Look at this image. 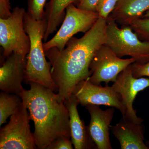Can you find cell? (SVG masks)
<instances>
[{
  "instance_id": "obj_11",
  "label": "cell",
  "mask_w": 149,
  "mask_h": 149,
  "mask_svg": "<svg viewBox=\"0 0 149 149\" xmlns=\"http://www.w3.org/2000/svg\"><path fill=\"white\" fill-rule=\"evenodd\" d=\"M5 58L0 68V89L19 96L23 88L27 56L13 53Z\"/></svg>"
},
{
  "instance_id": "obj_17",
  "label": "cell",
  "mask_w": 149,
  "mask_h": 149,
  "mask_svg": "<svg viewBox=\"0 0 149 149\" xmlns=\"http://www.w3.org/2000/svg\"><path fill=\"white\" fill-rule=\"evenodd\" d=\"M20 96L2 91L0 93V125L6 122L7 119L13 114L20 105Z\"/></svg>"
},
{
  "instance_id": "obj_10",
  "label": "cell",
  "mask_w": 149,
  "mask_h": 149,
  "mask_svg": "<svg viewBox=\"0 0 149 149\" xmlns=\"http://www.w3.org/2000/svg\"><path fill=\"white\" fill-rule=\"evenodd\" d=\"M112 87L120 95L126 109L124 117L136 123H143V119L137 116L133 104L138 93L149 87V78L134 77L130 65L119 74Z\"/></svg>"
},
{
  "instance_id": "obj_24",
  "label": "cell",
  "mask_w": 149,
  "mask_h": 149,
  "mask_svg": "<svg viewBox=\"0 0 149 149\" xmlns=\"http://www.w3.org/2000/svg\"><path fill=\"white\" fill-rule=\"evenodd\" d=\"M10 0H0V17L6 18L11 14Z\"/></svg>"
},
{
  "instance_id": "obj_16",
  "label": "cell",
  "mask_w": 149,
  "mask_h": 149,
  "mask_svg": "<svg viewBox=\"0 0 149 149\" xmlns=\"http://www.w3.org/2000/svg\"><path fill=\"white\" fill-rule=\"evenodd\" d=\"M78 1V0H49L46 4L45 17L47 21V27L44 41L47 42L49 37L56 31L57 27L63 21L67 7Z\"/></svg>"
},
{
  "instance_id": "obj_22",
  "label": "cell",
  "mask_w": 149,
  "mask_h": 149,
  "mask_svg": "<svg viewBox=\"0 0 149 149\" xmlns=\"http://www.w3.org/2000/svg\"><path fill=\"white\" fill-rule=\"evenodd\" d=\"M133 76L136 78L149 77V61L146 63L134 62L130 65Z\"/></svg>"
},
{
  "instance_id": "obj_12",
  "label": "cell",
  "mask_w": 149,
  "mask_h": 149,
  "mask_svg": "<svg viewBox=\"0 0 149 149\" xmlns=\"http://www.w3.org/2000/svg\"><path fill=\"white\" fill-rule=\"evenodd\" d=\"M85 107L91 116L90 123L87 126L88 132L97 149H112L110 130L114 114V108L110 107L104 110L95 105H87Z\"/></svg>"
},
{
  "instance_id": "obj_26",
  "label": "cell",
  "mask_w": 149,
  "mask_h": 149,
  "mask_svg": "<svg viewBox=\"0 0 149 149\" xmlns=\"http://www.w3.org/2000/svg\"><path fill=\"white\" fill-rule=\"evenodd\" d=\"M146 145H147V146H148V147H149V141H146Z\"/></svg>"
},
{
  "instance_id": "obj_14",
  "label": "cell",
  "mask_w": 149,
  "mask_h": 149,
  "mask_svg": "<svg viewBox=\"0 0 149 149\" xmlns=\"http://www.w3.org/2000/svg\"><path fill=\"white\" fill-rule=\"evenodd\" d=\"M64 102L69 112L70 138L74 148L97 149L90 136L88 127L80 118L77 109L80 104L76 97L72 94Z\"/></svg>"
},
{
  "instance_id": "obj_3",
  "label": "cell",
  "mask_w": 149,
  "mask_h": 149,
  "mask_svg": "<svg viewBox=\"0 0 149 149\" xmlns=\"http://www.w3.org/2000/svg\"><path fill=\"white\" fill-rule=\"evenodd\" d=\"M24 23V29L30 40L24 81L29 84L37 83L58 91L57 86L51 74L50 65L46 59L43 47L42 41L47 29V20L45 17L41 20H35L26 12Z\"/></svg>"
},
{
  "instance_id": "obj_13",
  "label": "cell",
  "mask_w": 149,
  "mask_h": 149,
  "mask_svg": "<svg viewBox=\"0 0 149 149\" xmlns=\"http://www.w3.org/2000/svg\"><path fill=\"white\" fill-rule=\"evenodd\" d=\"M145 126L123 116L119 122L111 125L110 130L119 141L121 149H149L145 142Z\"/></svg>"
},
{
  "instance_id": "obj_25",
  "label": "cell",
  "mask_w": 149,
  "mask_h": 149,
  "mask_svg": "<svg viewBox=\"0 0 149 149\" xmlns=\"http://www.w3.org/2000/svg\"><path fill=\"white\" fill-rule=\"evenodd\" d=\"M149 17V10L147 11L145 13L142 17Z\"/></svg>"
},
{
  "instance_id": "obj_23",
  "label": "cell",
  "mask_w": 149,
  "mask_h": 149,
  "mask_svg": "<svg viewBox=\"0 0 149 149\" xmlns=\"http://www.w3.org/2000/svg\"><path fill=\"white\" fill-rule=\"evenodd\" d=\"M99 0H78L77 7L78 8L88 11L97 12Z\"/></svg>"
},
{
  "instance_id": "obj_19",
  "label": "cell",
  "mask_w": 149,
  "mask_h": 149,
  "mask_svg": "<svg viewBox=\"0 0 149 149\" xmlns=\"http://www.w3.org/2000/svg\"><path fill=\"white\" fill-rule=\"evenodd\" d=\"M129 26L141 40L149 42V17L137 19Z\"/></svg>"
},
{
  "instance_id": "obj_5",
  "label": "cell",
  "mask_w": 149,
  "mask_h": 149,
  "mask_svg": "<svg viewBox=\"0 0 149 149\" xmlns=\"http://www.w3.org/2000/svg\"><path fill=\"white\" fill-rule=\"evenodd\" d=\"M30 114L25 103L22 102L10 118L8 123L0 129V149H34L37 148L30 130Z\"/></svg>"
},
{
  "instance_id": "obj_4",
  "label": "cell",
  "mask_w": 149,
  "mask_h": 149,
  "mask_svg": "<svg viewBox=\"0 0 149 149\" xmlns=\"http://www.w3.org/2000/svg\"><path fill=\"white\" fill-rule=\"evenodd\" d=\"M107 41L109 47L119 57L128 56L135 62L144 63L149 61V42L142 41L129 25L118 27L111 17L107 19Z\"/></svg>"
},
{
  "instance_id": "obj_20",
  "label": "cell",
  "mask_w": 149,
  "mask_h": 149,
  "mask_svg": "<svg viewBox=\"0 0 149 149\" xmlns=\"http://www.w3.org/2000/svg\"><path fill=\"white\" fill-rule=\"evenodd\" d=\"M118 0H99L97 13L99 17L107 19L116 6Z\"/></svg>"
},
{
  "instance_id": "obj_8",
  "label": "cell",
  "mask_w": 149,
  "mask_h": 149,
  "mask_svg": "<svg viewBox=\"0 0 149 149\" xmlns=\"http://www.w3.org/2000/svg\"><path fill=\"white\" fill-rule=\"evenodd\" d=\"M135 59L119 57L111 49L104 45L94 56L91 65V76L88 80L95 85L114 83L123 70L135 62Z\"/></svg>"
},
{
  "instance_id": "obj_9",
  "label": "cell",
  "mask_w": 149,
  "mask_h": 149,
  "mask_svg": "<svg viewBox=\"0 0 149 149\" xmlns=\"http://www.w3.org/2000/svg\"><path fill=\"white\" fill-rule=\"evenodd\" d=\"M72 95L83 106L87 105H104L114 108L121 112L122 116L126 115V109L120 95L111 86L95 85L88 79L81 81L75 86Z\"/></svg>"
},
{
  "instance_id": "obj_21",
  "label": "cell",
  "mask_w": 149,
  "mask_h": 149,
  "mask_svg": "<svg viewBox=\"0 0 149 149\" xmlns=\"http://www.w3.org/2000/svg\"><path fill=\"white\" fill-rule=\"evenodd\" d=\"M73 148L70 138L61 136L54 140L46 149H72Z\"/></svg>"
},
{
  "instance_id": "obj_2",
  "label": "cell",
  "mask_w": 149,
  "mask_h": 149,
  "mask_svg": "<svg viewBox=\"0 0 149 149\" xmlns=\"http://www.w3.org/2000/svg\"><path fill=\"white\" fill-rule=\"evenodd\" d=\"M29 90L20 93L35 125L37 148L46 149L59 136L70 138L69 112L64 102L58 100L54 91L37 83H29Z\"/></svg>"
},
{
  "instance_id": "obj_18",
  "label": "cell",
  "mask_w": 149,
  "mask_h": 149,
  "mask_svg": "<svg viewBox=\"0 0 149 149\" xmlns=\"http://www.w3.org/2000/svg\"><path fill=\"white\" fill-rule=\"evenodd\" d=\"M47 0H28L27 14L36 20H41L45 18V10Z\"/></svg>"
},
{
  "instance_id": "obj_7",
  "label": "cell",
  "mask_w": 149,
  "mask_h": 149,
  "mask_svg": "<svg viewBox=\"0 0 149 149\" xmlns=\"http://www.w3.org/2000/svg\"><path fill=\"white\" fill-rule=\"evenodd\" d=\"M99 18L97 12L83 10L71 4L66 8L64 20L58 31L52 39L43 44L44 50L53 48L63 50L74 35L88 32Z\"/></svg>"
},
{
  "instance_id": "obj_15",
  "label": "cell",
  "mask_w": 149,
  "mask_h": 149,
  "mask_svg": "<svg viewBox=\"0 0 149 149\" xmlns=\"http://www.w3.org/2000/svg\"><path fill=\"white\" fill-rule=\"evenodd\" d=\"M149 10V0H118L109 16L121 26L130 25Z\"/></svg>"
},
{
  "instance_id": "obj_6",
  "label": "cell",
  "mask_w": 149,
  "mask_h": 149,
  "mask_svg": "<svg viewBox=\"0 0 149 149\" xmlns=\"http://www.w3.org/2000/svg\"><path fill=\"white\" fill-rule=\"evenodd\" d=\"M24 8H14L6 18H0V45L6 58L13 53L27 56L30 47L29 35L24 29Z\"/></svg>"
},
{
  "instance_id": "obj_1",
  "label": "cell",
  "mask_w": 149,
  "mask_h": 149,
  "mask_svg": "<svg viewBox=\"0 0 149 149\" xmlns=\"http://www.w3.org/2000/svg\"><path fill=\"white\" fill-rule=\"evenodd\" d=\"M107 26V19L99 17L83 37H72L63 50L53 48L45 52L52 77L58 87L59 102L69 98L77 84L91 76L92 60L106 42Z\"/></svg>"
}]
</instances>
